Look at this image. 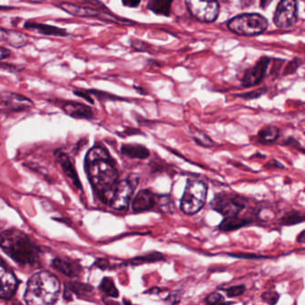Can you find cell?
Here are the masks:
<instances>
[{
    "mask_svg": "<svg viewBox=\"0 0 305 305\" xmlns=\"http://www.w3.org/2000/svg\"><path fill=\"white\" fill-rule=\"evenodd\" d=\"M302 222H305V213L295 211V209L284 213V215L282 216V218L279 219V224L284 226H291Z\"/></svg>",
    "mask_w": 305,
    "mask_h": 305,
    "instance_id": "23",
    "label": "cell"
},
{
    "mask_svg": "<svg viewBox=\"0 0 305 305\" xmlns=\"http://www.w3.org/2000/svg\"><path fill=\"white\" fill-rule=\"evenodd\" d=\"M122 3L125 7H130V8H136L139 7L141 3V0H122Z\"/></svg>",
    "mask_w": 305,
    "mask_h": 305,
    "instance_id": "36",
    "label": "cell"
},
{
    "mask_svg": "<svg viewBox=\"0 0 305 305\" xmlns=\"http://www.w3.org/2000/svg\"><path fill=\"white\" fill-rule=\"evenodd\" d=\"M253 219L247 218H240L238 216H233L224 218L221 223L219 225V229L222 232H232L237 229L243 228L246 225L253 224Z\"/></svg>",
    "mask_w": 305,
    "mask_h": 305,
    "instance_id": "19",
    "label": "cell"
},
{
    "mask_svg": "<svg viewBox=\"0 0 305 305\" xmlns=\"http://www.w3.org/2000/svg\"><path fill=\"white\" fill-rule=\"evenodd\" d=\"M205 302H206V303H208V304L221 303V302H225V298L221 294H219L218 292H213L206 297Z\"/></svg>",
    "mask_w": 305,
    "mask_h": 305,
    "instance_id": "30",
    "label": "cell"
},
{
    "mask_svg": "<svg viewBox=\"0 0 305 305\" xmlns=\"http://www.w3.org/2000/svg\"><path fill=\"white\" fill-rule=\"evenodd\" d=\"M281 145L285 146V147H289V148H293V149H297L298 150L302 145L300 144V142L294 138V137H288L284 140V142L281 143Z\"/></svg>",
    "mask_w": 305,
    "mask_h": 305,
    "instance_id": "31",
    "label": "cell"
},
{
    "mask_svg": "<svg viewBox=\"0 0 305 305\" xmlns=\"http://www.w3.org/2000/svg\"><path fill=\"white\" fill-rule=\"evenodd\" d=\"M248 199L236 193L222 192L216 194L212 202V209L220 213L224 218L238 216L246 208Z\"/></svg>",
    "mask_w": 305,
    "mask_h": 305,
    "instance_id": "5",
    "label": "cell"
},
{
    "mask_svg": "<svg viewBox=\"0 0 305 305\" xmlns=\"http://www.w3.org/2000/svg\"><path fill=\"white\" fill-rule=\"evenodd\" d=\"M56 160L59 161L60 166L62 167L64 173L66 174V177L69 178L71 182L73 183V185L82 190V185H81V182L79 180V177L77 173V170L74 168L72 161L69 159V157L67 156V154L63 153L62 150H58L56 153Z\"/></svg>",
    "mask_w": 305,
    "mask_h": 305,
    "instance_id": "15",
    "label": "cell"
},
{
    "mask_svg": "<svg viewBox=\"0 0 305 305\" xmlns=\"http://www.w3.org/2000/svg\"><path fill=\"white\" fill-rule=\"evenodd\" d=\"M173 0H149L147 8L158 15L169 16Z\"/></svg>",
    "mask_w": 305,
    "mask_h": 305,
    "instance_id": "21",
    "label": "cell"
},
{
    "mask_svg": "<svg viewBox=\"0 0 305 305\" xmlns=\"http://www.w3.org/2000/svg\"><path fill=\"white\" fill-rule=\"evenodd\" d=\"M60 7L62 8L63 10L66 11V13L74 15V16H79V17H92L99 18L103 20L102 14L108 15V17L112 19V21L120 22L121 24H125L127 23L130 25L128 20L126 19H123V18H119L113 14H107L102 11L98 10L95 8H91V7H86V6H80V5H75L73 3H67V2H64V3L60 5Z\"/></svg>",
    "mask_w": 305,
    "mask_h": 305,
    "instance_id": "10",
    "label": "cell"
},
{
    "mask_svg": "<svg viewBox=\"0 0 305 305\" xmlns=\"http://www.w3.org/2000/svg\"><path fill=\"white\" fill-rule=\"evenodd\" d=\"M85 168L93 191L102 202H109L118 184V172L108 151L95 146L88 151Z\"/></svg>",
    "mask_w": 305,
    "mask_h": 305,
    "instance_id": "1",
    "label": "cell"
},
{
    "mask_svg": "<svg viewBox=\"0 0 305 305\" xmlns=\"http://www.w3.org/2000/svg\"><path fill=\"white\" fill-rule=\"evenodd\" d=\"M31 101L19 94L2 93V109L7 111H22L30 108Z\"/></svg>",
    "mask_w": 305,
    "mask_h": 305,
    "instance_id": "13",
    "label": "cell"
},
{
    "mask_svg": "<svg viewBox=\"0 0 305 305\" xmlns=\"http://www.w3.org/2000/svg\"><path fill=\"white\" fill-rule=\"evenodd\" d=\"M188 10L199 21L212 23L219 13L218 0H185Z\"/></svg>",
    "mask_w": 305,
    "mask_h": 305,
    "instance_id": "7",
    "label": "cell"
},
{
    "mask_svg": "<svg viewBox=\"0 0 305 305\" xmlns=\"http://www.w3.org/2000/svg\"><path fill=\"white\" fill-rule=\"evenodd\" d=\"M73 93L75 94L77 96H79V97L83 98L84 100H86L88 102H90L91 104H93L94 101L93 100L91 99V97H90L91 94L90 93L89 90H73Z\"/></svg>",
    "mask_w": 305,
    "mask_h": 305,
    "instance_id": "32",
    "label": "cell"
},
{
    "mask_svg": "<svg viewBox=\"0 0 305 305\" xmlns=\"http://www.w3.org/2000/svg\"><path fill=\"white\" fill-rule=\"evenodd\" d=\"M29 2H31V3H42V2H44L46 0H28Z\"/></svg>",
    "mask_w": 305,
    "mask_h": 305,
    "instance_id": "42",
    "label": "cell"
},
{
    "mask_svg": "<svg viewBox=\"0 0 305 305\" xmlns=\"http://www.w3.org/2000/svg\"><path fill=\"white\" fill-rule=\"evenodd\" d=\"M267 27V19L259 14L237 15L228 23V28L231 31L243 36L260 34Z\"/></svg>",
    "mask_w": 305,
    "mask_h": 305,
    "instance_id": "6",
    "label": "cell"
},
{
    "mask_svg": "<svg viewBox=\"0 0 305 305\" xmlns=\"http://www.w3.org/2000/svg\"><path fill=\"white\" fill-rule=\"evenodd\" d=\"M1 36L3 41H6L11 46H14L15 48L25 45V43L27 42L25 35L16 31H6L5 29H1Z\"/></svg>",
    "mask_w": 305,
    "mask_h": 305,
    "instance_id": "24",
    "label": "cell"
},
{
    "mask_svg": "<svg viewBox=\"0 0 305 305\" xmlns=\"http://www.w3.org/2000/svg\"><path fill=\"white\" fill-rule=\"evenodd\" d=\"M25 29H28L31 31L38 32L40 34L47 35V36H60V37H66L68 35V32L66 29L55 27L53 25H45V24H40V23H31L27 22L25 24Z\"/></svg>",
    "mask_w": 305,
    "mask_h": 305,
    "instance_id": "17",
    "label": "cell"
},
{
    "mask_svg": "<svg viewBox=\"0 0 305 305\" xmlns=\"http://www.w3.org/2000/svg\"><path fill=\"white\" fill-rule=\"evenodd\" d=\"M253 158H262V159H265L266 156H264L263 154H260V153H255V154H253V156L251 157V159H253Z\"/></svg>",
    "mask_w": 305,
    "mask_h": 305,
    "instance_id": "41",
    "label": "cell"
},
{
    "mask_svg": "<svg viewBox=\"0 0 305 305\" xmlns=\"http://www.w3.org/2000/svg\"><path fill=\"white\" fill-rule=\"evenodd\" d=\"M272 1L273 0H260V7L265 9Z\"/></svg>",
    "mask_w": 305,
    "mask_h": 305,
    "instance_id": "40",
    "label": "cell"
},
{
    "mask_svg": "<svg viewBox=\"0 0 305 305\" xmlns=\"http://www.w3.org/2000/svg\"><path fill=\"white\" fill-rule=\"evenodd\" d=\"M136 185V182H132L129 178L118 182L109 201L111 208L117 211H123L127 208Z\"/></svg>",
    "mask_w": 305,
    "mask_h": 305,
    "instance_id": "8",
    "label": "cell"
},
{
    "mask_svg": "<svg viewBox=\"0 0 305 305\" xmlns=\"http://www.w3.org/2000/svg\"><path fill=\"white\" fill-rule=\"evenodd\" d=\"M303 192H304V193H305V188H304V190H303Z\"/></svg>",
    "mask_w": 305,
    "mask_h": 305,
    "instance_id": "44",
    "label": "cell"
},
{
    "mask_svg": "<svg viewBox=\"0 0 305 305\" xmlns=\"http://www.w3.org/2000/svg\"><path fill=\"white\" fill-rule=\"evenodd\" d=\"M280 295L276 291L269 290V291L264 292L261 295V300L269 304H276L279 301Z\"/></svg>",
    "mask_w": 305,
    "mask_h": 305,
    "instance_id": "28",
    "label": "cell"
},
{
    "mask_svg": "<svg viewBox=\"0 0 305 305\" xmlns=\"http://www.w3.org/2000/svg\"><path fill=\"white\" fill-rule=\"evenodd\" d=\"M269 62H270V59L264 56L261 58L253 67L247 70L243 78V86H254L258 83H260L265 75Z\"/></svg>",
    "mask_w": 305,
    "mask_h": 305,
    "instance_id": "12",
    "label": "cell"
},
{
    "mask_svg": "<svg viewBox=\"0 0 305 305\" xmlns=\"http://www.w3.org/2000/svg\"><path fill=\"white\" fill-rule=\"evenodd\" d=\"M157 196L149 190L139 192L132 201V209L136 212H147L157 205Z\"/></svg>",
    "mask_w": 305,
    "mask_h": 305,
    "instance_id": "14",
    "label": "cell"
},
{
    "mask_svg": "<svg viewBox=\"0 0 305 305\" xmlns=\"http://www.w3.org/2000/svg\"><path fill=\"white\" fill-rule=\"evenodd\" d=\"M264 167L267 169H272V168H281V169H284L285 166L284 165L277 161V160H271L268 162L266 165H264Z\"/></svg>",
    "mask_w": 305,
    "mask_h": 305,
    "instance_id": "35",
    "label": "cell"
},
{
    "mask_svg": "<svg viewBox=\"0 0 305 305\" xmlns=\"http://www.w3.org/2000/svg\"><path fill=\"white\" fill-rule=\"evenodd\" d=\"M207 194V184L197 179H188L184 194L181 199V211L186 215L196 214L203 208Z\"/></svg>",
    "mask_w": 305,
    "mask_h": 305,
    "instance_id": "4",
    "label": "cell"
},
{
    "mask_svg": "<svg viewBox=\"0 0 305 305\" xmlns=\"http://www.w3.org/2000/svg\"><path fill=\"white\" fill-rule=\"evenodd\" d=\"M218 1H221V2H227L229 0H218Z\"/></svg>",
    "mask_w": 305,
    "mask_h": 305,
    "instance_id": "43",
    "label": "cell"
},
{
    "mask_svg": "<svg viewBox=\"0 0 305 305\" xmlns=\"http://www.w3.org/2000/svg\"><path fill=\"white\" fill-rule=\"evenodd\" d=\"M121 151L124 155L132 159H146L149 155V149L139 144H125L122 146Z\"/></svg>",
    "mask_w": 305,
    "mask_h": 305,
    "instance_id": "22",
    "label": "cell"
},
{
    "mask_svg": "<svg viewBox=\"0 0 305 305\" xmlns=\"http://www.w3.org/2000/svg\"><path fill=\"white\" fill-rule=\"evenodd\" d=\"M245 256H243V254H240V255H236V254H232L231 256L236 257V258H244V259H260V258H267V257L256 256L255 254H244Z\"/></svg>",
    "mask_w": 305,
    "mask_h": 305,
    "instance_id": "37",
    "label": "cell"
},
{
    "mask_svg": "<svg viewBox=\"0 0 305 305\" xmlns=\"http://www.w3.org/2000/svg\"><path fill=\"white\" fill-rule=\"evenodd\" d=\"M52 267L67 277L77 276L82 269L77 262H73L72 260L61 257L55 258V260H53Z\"/></svg>",
    "mask_w": 305,
    "mask_h": 305,
    "instance_id": "18",
    "label": "cell"
},
{
    "mask_svg": "<svg viewBox=\"0 0 305 305\" xmlns=\"http://www.w3.org/2000/svg\"><path fill=\"white\" fill-rule=\"evenodd\" d=\"M296 242L299 243H305V229L297 236Z\"/></svg>",
    "mask_w": 305,
    "mask_h": 305,
    "instance_id": "38",
    "label": "cell"
},
{
    "mask_svg": "<svg viewBox=\"0 0 305 305\" xmlns=\"http://www.w3.org/2000/svg\"><path fill=\"white\" fill-rule=\"evenodd\" d=\"M10 55V50H8L7 49H5L4 47L1 48V59H7V58H8V56H9Z\"/></svg>",
    "mask_w": 305,
    "mask_h": 305,
    "instance_id": "39",
    "label": "cell"
},
{
    "mask_svg": "<svg viewBox=\"0 0 305 305\" xmlns=\"http://www.w3.org/2000/svg\"><path fill=\"white\" fill-rule=\"evenodd\" d=\"M100 288L101 291L104 293L105 295L109 297H113V298H117L118 295V288H116L115 285L114 281L112 280L109 277H104L103 280L101 282Z\"/></svg>",
    "mask_w": 305,
    "mask_h": 305,
    "instance_id": "25",
    "label": "cell"
},
{
    "mask_svg": "<svg viewBox=\"0 0 305 305\" xmlns=\"http://www.w3.org/2000/svg\"><path fill=\"white\" fill-rule=\"evenodd\" d=\"M0 297L3 300H9L12 298L17 289V278L10 270L5 267L3 262L0 268Z\"/></svg>",
    "mask_w": 305,
    "mask_h": 305,
    "instance_id": "11",
    "label": "cell"
},
{
    "mask_svg": "<svg viewBox=\"0 0 305 305\" xmlns=\"http://www.w3.org/2000/svg\"><path fill=\"white\" fill-rule=\"evenodd\" d=\"M225 294L227 297L233 298V297H237L240 295H243L245 291H246V287L243 284H239V285H233L230 288L225 289Z\"/></svg>",
    "mask_w": 305,
    "mask_h": 305,
    "instance_id": "29",
    "label": "cell"
},
{
    "mask_svg": "<svg viewBox=\"0 0 305 305\" xmlns=\"http://www.w3.org/2000/svg\"><path fill=\"white\" fill-rule=\"evenodd\" d=\"M297 20V6L295 0H281L274 15L275 25L278 28L290 27Z\"/></svg>",
    "mask_w": 305,
    "mask_h": 305,
    "instance_id": "9",
    "label": "cell"
},
{
    "mask_svg": "<svg viewBox=\"0 0 305 305\" xmlns=\"http://www.w3.org/2000/svg\"><path fill=\"white\" fill-rule=\"evenodd\" d=\"M0 241L4 252L18 264L33 265L38 261L40 249L20 230L12 228L4 231Z\"/></svg>",
    "mask_w": 305,
    "mask_h": 305,
    "instance_id": "2",
    "label": "cell"
},
{
    "mask_svg": "<svg viewBox=\"0 0 305 305\" xmlns=\"http://www.w3.org/2000/svg\"><path fill=\"white\" fill-rule=\"evenodd\" d=\"M264 92H265V90H257L255 91H252V92H248V93L240 95V97L243 98V99H247V100H253V99H257V98L260 97Z\"/></svg>",
    "mask_w": 305,
    "mask_h": 305,
    "instance_id": "34",
    "label": "cell"
},
{
    "mask_svg": "<svg viewBox=\"0 0 305 305\" xmlns=\"http://www.w3.org/2000/svg\"><path fill=\"white\" fill-rule=\"evenodd\" d=\"M163 260V256H162V254H160V253H150V254H148V255H144V256L136 258V259H134V260L131 261V263H143V261H148V262H150V261H156V260Z\"/></svg>",
    "mask_w": 305,
    "mask_h": 305,
    "instance_id": "27",
    "label": "cell"
},
{
    "mask_svg": "<svg viewBox=\"0 0 305 305\" xmlns=\"http://www.w3.org/2000/svg\"><path fill=\"white\" fill-rule=\"evenodd\" d=\"M60 282L55 275L41 271L29 279L25 289V301L27 304H53L59 298Z\"/></svg>",
    "mask_w": 305,
    "mask_h": 305,
    "instance_id": "3",
    "label": "cell"
},
{
    "mask_svg": "<svg viewBox=\"0 0 305 305\" xmlns=\"http://www.w3.org/2000/svg\"><path fill=\"white\" fill-rule=\"evenodd\" d=\"M193 138L199 145L205 148H212L216 144L215 142L212 138H209L207 135H205L204 132H201L199 130H195L194 132H193Z\"/></svg>",
    "mask_w": 305,
    "mask_h": 305,
    "instance_id": "26",
    "label": "cell"
},
{
    "mask_svg": "<svg viewBox=\"0 0 305 305\" xmlns=\"http://www.w3.org/2000/svg\"><path fill=\"white\" fill-rule=\"evenodd\" d=\"M280 136V130L276 125H265L258 132V142L261 144H272L277 142Z\"/></svg>",
    "mask_w": 305,
    "mask_h": 305,
    "instance_id": "20",
    "label": "cell"
},
{
    "mask_svg": "<svg viewBox=\"0 0 305 305\" xmlns=\"http://www.w3.org/2000/svg\"><path fill=\"white\" fill-rule=\"evenodd\" d=\"M132 46L136 49V50H139V51H146V50H148L149 48L148 43L141 42V41H139V40H136V41L132 42Z\"/></svg>",
    "mask_w": 305,
    "mask_h": 305,
    "instance_id": "33",
    "label": "cell"
},
{
    "mask_svg": "<svg viewBox=\"0 0 305 305\" xmlns=\"http://www.w3.org/2000/svg\"><path fill=\"white\" fill-rule=\"evenodd\" d=\"M63 110L70 117L74 118H85L90 119L93 117V113L90 107L87 105L74 102V101H66L62 106Z\"/></svg>",
    "mask_w": 305,
    "mask_h": 305,
    "instance_id": "16",
    "label": "cell"
}]
</instances>
